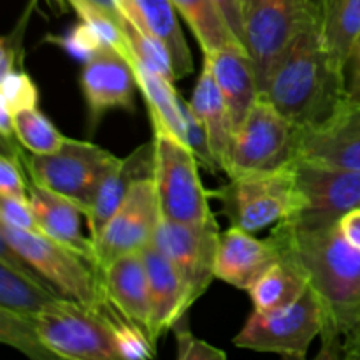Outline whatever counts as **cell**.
Instances as JSON below:
<instances>
[{"label":"cell","instance_id":"cell-35","mask_svg":"<svg viewBox=\"0 0 360 360\" xmlns=\"http://www.w3.org/2000/svg\"><path fill=\"white\" fill-rule=\"evenodd\" d=\"M44 41L49 42V44L60 46V48L65 49L69 55L81 60V62H86V60L90 58L91 55H95L102 46H105L104 39H102L101 35H98V32L95 30L91 25H88L86 21H81L79 25H76V27L65 35H46Z\"/></svg>","mask_w":360,"mask_h":360},{"label":"cell","instance_id":"cell-5","mask_svg":"<svg viewBox=\"0 0 360 360\" xmlns=\"http://www.w3.org/2000/svg\"><path fill=\"white\" fill-rule=\"evenodd\" d=\"M155 186L162 218L192 225L214 227L210 192L202 186L199 162L190 146L174 134L153 129Z\"/></svg>","mask_w":360,"mask_h":360},{"label":"cell","instance_id":"cell-15","mask_svg":"<svg viewBox=\"0 0 360 360\" xmlns=\"http://www.w3.org/2000/svg\"><path fill=\"white\" fill-rule=\"evenodd\" d=\"M81 88L91 129H95L102 116L112 109L134 111L136 72L127 56L112 46H102L84 62Z\"/></svg>","mask_w":360,"mask_h":360},{"label":"cell","instance_id":"cell-11","mask_svg":"<svg viewBox=\"0 0 360 360\" xmlns=\"http://www.w3.org/2000/svg\"><path fill=\"white\" fill-rule=\"evenodd\" d=\"M297 185L304 207L287 224L302 231L338 225L343 214L360 206V171L322 162L294 158Z\"/></svg>","mask_w":360,"mask_h":360},{"label":"cell","instance_id":"cell-38","mask_svg":"<svg viewBox=\"0 0 360 360\" xmlns=\"http://www.w3.org/2000/svg\"><path fill=\"white\" fill-rule=\"evenodd\" d=\"M35 0L30 4V7H27V11L23 13L21 20L18 21V27L11 32L9 35L2 39V46H0V55H2V62H0V69L2 74L0 77L6 76L11 70L21 69V58H23V49H21V41H23L25 28H27L28 18H30L32 7H34Z\"/></svg>","mask_w":360,"mask_h":360},{"label":"cell","instance_id":"cell-43","mask_svg":"<svg viewBox=\"0 0 360 360\" xmlns=\"http://www.w3.org/2000/svg\"><path fill=\"white\" fill-rule=\"evenodd\" d=\"M83 2L97 7L98 11H102V13H105L108 16H111L112 20H116L118 23L122 21L123 11H122V7H120V0H83Z\"/></svg>","mask_w":360,"mask_h":360},{"label":"cell","instance_id":"cell-30","mask_svg":"<svg viewBox=\"0 0 360 360\" xmlns=\"http://www.w3.org/2000/svg\"><path fill=\"white\" fill-rule=\"evenodd\" d=\"M123 35H125L127 42H129L132 55L137 62L143 63L146 69L153 70V72L160 74L169 81H178L172 67L171 56H169L167 49L146 30V28L139 27L134 20H130L125 13H123L122 21H120Z\"/></svg>","mask_w":360,"mask_h":360},{"label":"cell","instance_id":"cell-33","mask_svg":"<svg viewBox=\"0 0 360 360\" xmlns=\"http://www.w3.org/2000/svg\"><path fill=\"white\" fill-rule=\"evenodd\" d=\"M179 111H181L183 123H185L186 144L190 146L192 153L195 155L199 165H202L204 169H207V171L213 172V174L220 172L221 167L220 164H218L217 158H214L213 150H211L206 127L200 122L199 116L193 112L190 102H186L181 95H179Z\"/></svg>","mask_w":360,"mask_h":360},{"label":"cell","instance_id":"cell-8","mask_svg":"<svg viewBox=\"0 0 360 360\" xmlns=\"http://www.w3.org/2000/svg\"><path fill=\"white\" fill-rule=\"evenodd\" d=\"M245 46L264 94L283 49L319 14V0H241Z\"/></svg>","mask_w":360,"mask_h":360},{"label":"cell","instance_id":"cell-41","mask_svg":"<svg viewBox=\"0 0 360 360\" xmlns=\"http://www.w3.org/2000/svg\"><path fill=\"white\" fill-rule=\"evenodd\" d=\"M338 227H340L343 238L347 239L354 248L360 250V206L354 207V210L348 211L347 214H343L341 220L338 221Z\"/></svg>","mask_w":360,"mask_h":360},{"label":"cell","instance_id":"cell-16","mask_svg":"<svg viewBox=\"0 0 360 360\" xmlns=\"http://www.w3.org/2000/svg\"><path fill=\"white\" fill-rule=\"evenodd\" d=\"M281 257L283 252L273 234L266 239H259L253 232L231 225L227 231L220 232L214 259V278L248 292Z\"/></svg>","mask_w":360,"mask_h":360},{"label":"cell","instance_id":"cell-40","mask_svg":"<svg viewBox=\"0 0 360 360\" xmlns=\"http://www.w3.org/2000/svg\"><path fill=\"white\" fill-rule=\"evenodd\" d=\"M347 97L360 102V35L347 63Z\"/></svg>","mask_w":360,"mask_h":360},{"label":"cell","instance_id":"cell-17","mask_svg":"<svg viewBox=\"0 0 360 360\" xmlns=\"http://www.w3.org/2000/svg\"><path fill=\"white\" fill-rule=\"evenodd\" d=\"M105 297L151 341V299L143 252L118 257L101 269ZM153 343V341H151Z\"/></svg>","mask_w":360,"mask_h":360},{"label":"cell","instance_id":"cell-32","mask_svg":"<svg viewBox=\"0 0 360 360\" xmlns=\"http://www.w3.org/2000/svg\"><path fill=\"white\" fill-rule=\"evenodd\" d=\"M35 319H37V315H25V313L0 308V341L20 350L27 357L37 360L56 359L42 345L37 333V326H35Z\"/></svg>","mask_w":360,"mask_h":360},{"label":"cell","instance_id":"cell-19","mask_svg":"<svg viewBox=\"0 0 360 360\" xmlns=\"http://www.w3.org/2000/svg\"><path fill=\"white\" fill-rule=\"evenodd\" d=\"M153 172L155 143L150 141L137 146L129 157L122 158L118 165L105 176L104 181L98 185L86 213L83 214L86 218L91 241L98 238L109 218L122 206L134 183L144 178H153Z\"/></svg>","mask_w":360,"mask_h":360},{"label":"cell","instance_id":"cell-14","mask_svg":"<svg viewBox=\"0 0 360 360\" xmlns=\"http://www.w3.org/2000/svg\"><path fill=\"white\" fill-rule=\"evenodd\" d=\"M295 158L360 171V102L345 98L329 118L295 130Z\"/></svg>","mask_w":360,"mask_h":360},{"label":"cell","instance_id":"cell-26","mask_svg":"<svg viewBox=\"0 0 360 360\" xmlns=\"http://www.w3.org/2000/svg\"><path fill=\"white\" fill-rule=\"evenodd\" d=\"M322 41L334 67L347 77V63L360 35V0H319Z\"/></svg>","mask_w":360,"mask_h":360},{"label":"cell","instance_id":"cell-25","mask_svg":"<svg viewBox=\"0 0 360 360\" xmlns=\"http://www.w3.org/2000/svg\"><path fill=\"white\" fill-rule=\"evenodd\" d=\"M281 252L283 257L273 264L248 290L255 311L271 313L288 308L309 288V280L301 264L283 248Z\"/></svg>","mask_w":360,"mask_h":360},{"label":"cell","instance_id":"cell-1","mask_svg":"<svg viewBox=\"0 0 360 360\" xmlns=\"http://www.w3.org/2000/svg\"><path fill=\"white\" fill-rule=\"evenodd\" d=\"M271 234L301 264L322 304V350L316 359H341L343 338L360 308V250L338 225L302 231L280 221Z\"/></svg>","mask_w":360,"mask_h":360},{"label":"cell","instance_id":"cell-39","mask_svg":"<svg viewBox=\"0 0 360 360\" xmlns=\"http://www.w3.org/2000/svg\"><path fill=\"white\" fill-rule=\"evenodd\" d=\"M214 4L218 6L221 16L225 18V21H227L232 34L236 35V39L245 44V27H243L241 0H214Z\"/></svg>","mask_w":360,"mask_h":360},{"label":"cell","instance_id":"cell-28","mask_svg":"<svg viewBox=\"0 0 360 360\" xmlns=\"http://www.w3.org/2000/svg\"><path fill=\"white\" fill-rule=\"evenodd\" d=\"M172 4L199 41L202 55H211L232 44H243L232 34L214 0H172Z\"/></svg>","mask_w":360,"mask_h":360},{"label":"cell","instance_id":"cell-20","mask_svg":"<svg viewBox=\"0 0 360 360\" xmlns=\"http://www.w3.org/2000/svg\"><path fill=\"white\" fill-rule=\"evenodd\" d=\"M204 58L210 62L214 81L231 112L236 134L260 94L252 56L243 44H232L211 55H204Z\"/></svg>","mask_w":360,"mask_h":360},{"label":"cell","instance_id":"cell-12","mask_svg":"<svg viewBox=\"0 0 360 360\" xmlns=\"http://www.w3.org/2000/svg\"><path fill=\"white\" fill-rule=\"evenodd\" d=\"M160 220L155 179H139L94 241L98 269L125 253L139 252L150 245Z\"/></svg>","mask_w":360,"mask_h":360},{"label":"cell","instance_id":"cell-31","mask_svg":"<svg viewBox=\"0 0 360 360\" xmlns=\"http://www.w3.org/2000/svg\"><path fill=\"white\" fill-rule=\"evenodd\" d=\"M98 311L102 313L115 334L122 360H148L157 355V347L151 343L146 333L134 322H130L127 316H123L109 299H105L98 306Z\"/></svg>","mask_w":360,"mask_h":360},{"label":"cell","instance_id":"cell-2","mask_svg":"<svg viewBox=\"0 0 360 360\" xmlns=\"http://www.w3.org/2000/svg\"><path fill=\"white\" fill-rule=\"evenodd\" d=\"M264 94L295 129L323 122L348 98L347 77L327 53L319 14L283 49Z\"/></svg>","mask_w":360,"mask_h":360},{"label":"cell","instance_id":"cell-18","mask_svg":"<svg viewBox=\"0 0 360 360\" xmlns=\"http://www.w3.org/2000/svg\"><path fill=\"white\" fill-rule=\"evenodd\" d=\"M141 252H143L148 287H150L151 341L157 347L158 338L165 330L172 329V326L186 315L193 302L185 281L181 280L171 260L153 243L144 246Z\"/></svg>","mask_w":360,"mask_h":360},{"label":"cell","instance_id":"cell-42","mask_svg":"<svg viewBox=\"0 0 360 360\" xmlns=\"http://www.w3.org/2000/svg\"><path fill=\"white\" fill-rule=\"evenodd\" d=\"M341 359H360V308L355 315L354 323L343 338Z\"/></svg>","mask_w":360,"mask_h":360},{"label":"cell","instance_id":"cell-27","mask_svg":"<svg viewBox=\"0 0 360 360\" xmlns=\"http://www.w3.org/2000/svg\"><path fill=\"white\" fill-rule=\"evenodd\" d=\"M129 62L136 72L137 86L143 91V97L148 104L151 127L174 134L183 143H186L185 123H183L181 111H179V94L174 90L172 81L146 69L136 58L129 60Z\"/></svg>","mask_w":360,"mask_h":360},{"label":"cell","instance_id":"cell-37","mask_svg":"<svg viewBox=\"0 0 360 360\" xmlns=\"http://www.w3.org/2000/svg\"><path fill=\"white\" fill-rule=\"evenodd\" d=\"M0 221L28 232H42L30 200L0 195Z\"/></svg>","mask_w":360,"mask_h":360},{"label":"cell","instance_id":"cell-29","mask_svg":"<svg viewBox=\"0 0 360 360\" xmlns=\"http://www.w3.org/2000/svg\"><path fill=\"white\" fill-rule=\"evenodd\" d=\"M14 136L30 153L49 155L63 146L67 137L35 108L20 109L13 115Z\"/></svg>","mask_w":360,"mask_h":360},{"label":"cell","instance_id":"cell-23","mask_svg":"<svg viewBox=\"0 0 360 360\" xmlns=\"http://www.w3.org/2000/svg\"><path fill=\"white\" fill-rule=\"evenodd\" d=\"M28 197L42 229V234L76 250L84 259L97 266V252H95L94 241L91 238H84L81 232L79 218L83 211L72 200L44 186L35 185L34 181L28 183Z\"/></svg>","mask_w":360,"mask_h":360},{"label":"cell","instance_id":"cell-7","mask_svg":"<svg viewBox=\"0 0 360 360\" xmlns=\"http://www.w3.org/2000/svg\"><path fill=\"white\" fill-rule=\"evenodd\" d=\"M42 345L56 359L122 360L115 334L97 308L60 297L35 319Z\"/></svg>","mask_w":360,"mask_h":360},{"label":"cell","instance_id":"cell-3","mask_svg":"<svg viewBox=\"0 0 360 360\" xmlns=\"http://www.w3.org/2000/svg\"><path fill=\"white\" fill-rule=\"evenodd\" d=\"M220 200L231 225L259 232L273 224L295 217L304 207L297 185L294 160L274 171L248 172L229 178L220 190L210 192Z\"/></svg>","mask_w":360,"mask_h":360},{"label":"cell","instance_id":"cell-21","mask_svg":"<svg viewBox=\"0 0 360 360\" xmlns=\"http://www.w3.org/2000/svg\"><path fill=\"white\" fill-rule=\"evenodd\" d=\"M63 297L39 276L7 243L0 241V308L39 315L49 302Z\"/></svg>","mask_w":360,"mask_h":360},{"label":"cell","instance_id":"cell-24","mask_svg":"<svg viewBox=\"0 0 360 360\" xmlns=\"http://www.w3.org/2000/svg\"><path fill=\"white\" fill-rule=\"evenodd\" d=\"M190 105L206 127L211 150H213L214 158L220 164L221 172H225L229 165V153H231L234 129H232L231 112H229L227 104L221 97L220 88L214 81L213 70H211L210 62L206 58H204L202 70H200V76L197 79L195 88H193Z\"/></svg>","mask_w":360,"mask_h":360},{"label":"cell","instance_id":"cell-9","mask_svg":"<svg viewBox=\"0 0 360 360\" xmlns=\"http://www.w3.org/2000/svg\"><path fill=\"white\" fill-rule=\"evenodd\" d=\"M295 127L266 94L257 95L248 116L232 137L225 174L274 171L295 158Z\"/></svg>","mask_w":360,"mask_h":360},{"label":"cell","instance_id":"cell-6","mask_svg":"<svg viewBox=\"0 0 360 360\" xmlns=\"http://www.w3.org/2000/svg\"><path fill=\"white\" fill-rule=\"evenodd\" d=\"M120 160L122 158L97 144L69 137L55 153H30L27 157L21 153V162L30 174V181L72 200L83 214L98 185Z\"/></svg>","mask_w":360,"mask_h":360},{"label":"cell","instance_id":"cell-4","mask_svg":"<svg viewBox=\"0 0 360 360\" xmlns=\"http://www.w3.org/2000/svg\"><path fill=\"white\" fill-rule=\"evenodd\" d=\"M0 241L7 243L60 295L97 308L105 301L102 274L81 253L42 232L14 229L0 221Z\"/></svg>","mask_w":360,"mask_h":360},{"label":"cell","instance_id":"cell-34","mask_svg":"<svg viewBox=\"0 0 360 360\" xmlns=\"http://www.w3.org/2000/svg\"><path fill=\"white\" fill-rule=\"evenodd\" d=\"M39 102V90L32 77L23 69H16L0 77V104L11 112L25 108H35Z\"/></svg>","mask_w":360,"mask_h":360},{"label":"cell","instance_id":"cell-22","mask_svg":"<svg viewBox=\"0 0 360 360\" xmlns=\"http://www.w3.org/2000/svg\"><path fill=\"white\" fill-rule=\"evenodd\" d=\"M120 7L167 49L178 79L193 72L192 53L179 27L178 9L172 0H120Z\"/></svg>","mask_w":360,"mask_h":360},{"label":"cell","instance_id":"cell-10","mask_svg":"<svg viewBox=\"0 0 360 360\" xmlns=\"http://www.w3.org/2000/svg\"><path fill=\"white\" fill-rule=\"evenodd\" d=\"M322 304L309 287L302 297L288 308L271 313L253 309L232 343L246 350L306 359L309 345L322 334Z\"/></svg>","mask_w":360,"mask_h":360},{"label":"cell","instance_id":"cell-36","mask_svg":"<svg viewBox=\"0 0 360 360\" xmlns=\"http://www.w3.org/2000/svg\"><path fill=\"white\" fill-rule=\"evenodd\" d=\"M171 330H174L179 360H224L227 357L224 350H218L217 347H211L210 343L193 336L186 322V315L178 320Z\"/></svg>","mask_w":360,"mask_h":360},{"label":"cell","instance_id":"cell-13","mask_svg":"<svg viewBox=\"0 0 360 360\" xmlns=\"http://www.w3.org/2000/svg\"><path fill=\"white\" fill-rule=\"evenodd\" d=\"M220 229L192 227L162 218L153 236V245L171 260L195 302L214 280Z\"/></svg>","mask_w":360,"mask_h":360}]
</instances>
